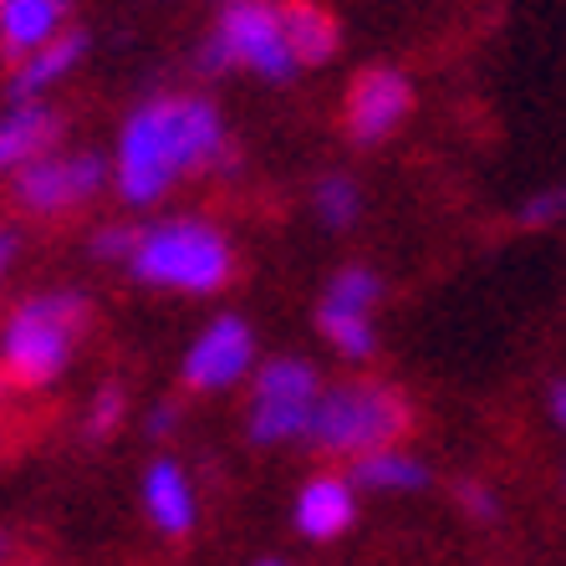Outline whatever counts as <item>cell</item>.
I'll return each instance as SVG.
<instances>
[{
    "label": "cell",
    "mask_w": 566,
    "mask_h": 566,
    "mask_svg": "<svg viewBox=\"0 0 566 566\" xmlns=\"http://www.w3.org/2000/svg\"><path fill=\"white\" fill-rule=\"evenodd\" d=\"M235 158L240 154L210 97H148L123 118L118 154H113V189L123 205L144 210V205H158L189 174L235 169Z\"/></svg>",
    "instance_id": "1"
},
{
    "label": "cell",
    "mask_w": 566,
    "mask_h": 566,
    "mask_svg": "<svg viewBox=\"0 0 566 566\" xmlns=\"http://www.w3.org/2000/svg\"><path fill=\"white\" fill-rule=\"evenodd\" d=\"M87 332V296L77 291H36L15 302L0 322V373L15 388H52Z\"/></svg>",
    "instance_id": "2"
},
{
    "label": "cell",
    "mask_w": 566,
    "mask_h": 566,
    "mask_svg": "<svg viewBox=\"0 0 566 566\" xmlns=\"http://www.w3.org/2000/svg\"><path fill=\"white\" fill-rule=\"evenodd\" d=\"M128 271L154 291H179V296H214L235 276V245L220 224L210 220H158L138 230L128 255Z\"/></svg>",
    "instance_id": "3"
},
{
    "label": "cell",
    "mask_w": 566,
    "mask_h": 566,
    "mask_svg": "<svg viewBox=\"0 0 566 566\" xmlns=\"http://www.w3.org/2000/svg\"><path fill=\"white\" fill-rule=\"evenodd\" d=\"M413 409L409 398L398 394L394 382L382 378H343L322 388V403H316L312 434L306 444L322 449L327 460H363L373 449H388L409 434Z\"/></svg>",
    "instance_id": "4"
},
{
    "label": "cell",
    "mask_w": 566,
    "mask_h": 566,
    "mask_svg": "<svg viewBox=\"0 0 566 566\" xmlns=\"http://www.w3.org/2000/svg\"><path fill=\"white\" fill-rule=\"evenodd\" d=\"M199 66L220 77V72H255L261 82H291L302 72V62L286 46V27H281V6L271 0H224L214 15L210 41L199 46Z\"/></svg>",
    "instance_id": "5"
},
{
    "label": "cell",
    "mask_w": 566,
    "mask_h": 566,
    "mask_svg": "<svg viewBox=\"0 0 566 566\" xmlns=\"http://www.w3.org/2000/svg\"><path fill=\"white\" fill-rule=\"evenodd\" d=\"M316 403H322V373L306 357H271L251 373V409L245 434L251 444H291L312 434Z\"/></svg>",
    "instance_id": "6"
},
{
    "label": "cell",
    "mask_w": 566,
    "mask_h": 566,
    "mask_svg": "<svg viewBox=\"0 0 566 566\" xmlns=\"http://www.w3.org/2000/svg\"><path fill=\"white\" fill-rule=\"evenodd\" d=\"M113 179V164L103 154H41L27 169L11 174V195L27 214H72L77 205L103 195V185Z\"/></svg>",
    "instance_id": "7"
},
{
    "label": "cell",
    "mask_w": 566,
    "mask_h": 566,
    "mask_svg": "<svg viewBox=\"0 0 566 566\" xmlns=\"http://www.w3.org/2000/svg\"><path fill=\"white\" fill-rule=\"evenodd\" d=\"M382 302V281L368 265H343L322 291L316 306V327L327 332V343L347 357V363H368L378 353V332H373V312Z\"/></svg>",
    "instance_id": "8"
},
{
    "label": "cell",
    "mask_w": 566,
    "mask_h": 566,
    "mask_svg": "<svg viewBox=\"0 0 566 566\" xmlns=\"http://www.w3.org/2000/svg\"><path fill=\"white\" fill-rule=\"evenodd\" d=\"M255 373V332L245 327V316H214L210 327L189 343L179 378L189 394H224Z\"/></svg>",
    "instance_id": "9"
},
{
    "label": "cell",
    "mask_w": 566,
    "mask_h": 566,
    "mask_svg": "<svg viewBox=\"0 0 566 566\" xmlns=\"http://www.w3.org/2000/svg\"><path fill=\"white\" fill-rule=\"evenodd\" d=\"M413 113V82L398 66H363L347 87V138L357 148H373L394 138Z\"/></svg>",
    "instance_id": "10"
},
{
    "label": "cell",
    "mask_w": 566,
    "mask_h": 566,
    "mask_svg": "<svg viewBox=\"0 0 566 566\" xmlns=\"http://www.w3.org/2000/svg\"><path fill=\"white\" fill-rule=\"evenodd\" d=\"M291 521L306 541H337L353 531L357 521V485L353 474L322 470L312 474L302 490H296V505H291Z\"/></svg>",
    "instance_id": "11"
},
{
    "label": "cell",
    "mask_w": 566,
    "mask_h": 566,
    "mask_svg": "<svg viewBox=\"0 0 566 566\" xmlns=\"http://www.w3.org/2000/svg\"><path fill=\"white\" fill-rule=\"evenodd\" d=\"M144 511L154 521L158 536H189L199 521V495H195V480L179 460L158 454L154 464L144 470Z\"/></svg>",
    "instance_id": "12"
},
{
    "label": "cell",
    "mask_w": 566,
    "mask_h": 566,
    "mask_svg": "<svg viewBox=\"0 0 566 566\" xmlns=\"http://www.w3.org/2000/svg\"><path fill=\"white\" fill-rule=\"evenodd\" d=\"M56 133H62V123L41 97L36 103H11L0 113V174H15L27 169L31 158L52 154Z\"/></svg>",
    "instance_id": "13"
},
{
    "label": "cell",
    "mask_w": 566,
    "mask_h": 566,
    "mask_svg": "<svg viewBox=\"0 0 566 566\" xmlns=\"http://www.w3.org/2000/svg\"><path fill=\"white\" fill-rule=\"evenodd\" d=\"M82 56H87V31H62V36H52L41 52H31V56L15 62L11 97L15 103H36L41 93H52L56 82H66L72 72H77Z\"/></svg>",
    "instance_id": "14"
},
{
    "label": "cell",
    "mask_w": 566,
    "mask_h": 566,
    "mask_svg": "<svg viewBox=\"0 0 566 566\" xmlns=\"http://www.w3.org/2000/svg\"><path fill=\"white\" fill-rule=\"evenodd\" d=\"M66 31V0H6L0 6V52L31 56Z\"/></svg>",
    "instance_id": "15"
},
{
    "label": "cell",
    "mask_w": 566,
    "mask_h": 566,
    "mask_svg": "<svg viewBox=\"0 0 566 566\" xmlns=\"http://www.w3.org/2000/svg\"><path fill=\"white\" fill-rule=\"evenodd\" d=\"M281 27H286V46L302 66H322L337 56V15L316 0H281Z\"/></svg>",
    "instance_id": "16"
},
{
    "label": "cell",
    "mask_w": 566,
    "mask_h": 566,
    "mask_svg": "<svg viewBox=\"0 0 566 566\" xmlns=\"http://www.w3.org/2000/svg\"><path fill=\"white\" fill-rule=\"evenodd\" d=\"M353 485L357 490H373V495H413V490L429 485V464L409 449H373L363 460H353Z\"/></svg>",
    "instance_id": "17"
},
{
    "label": "cell",
    "mask_w": 566,
    "mask_h": 566,
    "mask_svg": "<svg viewBox=\"0 0 566 566\" xmlns=\"http://www.w3.org/2000/svg\"><path fill=\"white\" fill-rule=\"evenodd\" d=\"M312 205H316V220L327 224V230H347L363 214V189L347 174H327V179H316Z\"/></svg>",
    "instance_id": "18"
},
{
    "label": "cell",
    "mask_w": 566,
    "mask_h": 566,
    "mask_svg": "<svg viewBox=\"0 0 566 566\" xmlns=\"http://www.w3.org/2000/svg\"><path fill=\"white\" fill-rule=\"evenodd\" d=\"M123 413H128V394L118 382H103L93 394V403H87V439H107L123 423Z\"/></svg>",
    "instance_id": "19"
},
{
    "label": "cell",
    "mask_w": 566,
    "mask_h": 566,
    "mask_svg": "<svg viewBox=\"0 0 566 566\" xmlns=\"http://www.w3.org/2000/svg\"><path fill=\"white\" fill-rule=\"evenodd\" d=\"M515 220L526 224V230H546V224L566 220V185L562 189H541V195H531L526 205H521V214Z\"/></svg>",
    "instance_id": "20"
},
{
    "label": "cell",
    "mask_w": 566,
    "mask_h": 566,
    "mask_svg": "<svg viewBox=\"0 0 566 566\" xmlns=\"http://www.w3.org/2000/svg\"><path fill=\"white\" fill-rule=\"evenodd\" d=\"M133 240H138V230H133V224H103V230L93 235V255H97V261H128Z\"/></svg>",
    "instance_id": "21"
},
{
    "label": "cell",
    "mask_w": 566,
    "mask_h": 566,
    "mask_svg": "<svg viewBox=\"0 0 566 566\" xmlns=\"http://www.w3.org/2000/svg\"><path fill=\"white\" fill-rule=\"evenodd\" d=\"M460 505L470 521H480V526H490V521H501V501H495V490L480 485V480H464L460 485Z\"/></svg>",
    "instance_id": "22"
},
{
    "label": "cell",
    "mask_w": 566,
    "mask_h": 566,
    "mask_svg": "<svg viewBox=\"0 0 566 566\" xmlns=\"http://www.w3.org/2000/svg\"><path fill=\"white\" fill-rule=\"evenodd\" d=\"M174 429H179V409H174V403H158V409L148 413V434H154V439H169Z\"/></svg>",
    "instance_id": "23"
},
{
    "label": "cell",
    "mask_w": 566,
    "mask_h": 566,
    "mask_svg": "<svg viewBox=\"0 0 566 566\" xmlns=\"http://www.w3.org/2000/svg\"><path fill=\"white\" fill-rule=\"evenodd\" d=\"M15 251H21V235H15L11 224H0V281H6V271L15 265Z\"/></svg>",
    "instance_id": "24"
},
{
    "label": "cell",
    "mask_w": 566,
    "mask_h": 566,
    "mask_svg": "<svg viewBox=\"0 0 566 566\" xmlns=\"http://www.w3.org/2000/svg\"><path fill=\"white\" fill-rule=\"evenodd\" d=\"M546 409H552L556 429H566V378H556L552 388H546Z\"/></svg>",
    "instance_id": "25"
},
{
    "label": "cell",
    "mask_w": 566,
    "mask_h": 566,
    "mask_svg": "<svg viewBox=\"0 0 566 566\" xmlns=\"http://www.w3.org/2000/svg\"><path fill=\"white\" fill-rule=\"evenodd\" d=\"M6 388H11V382H6V373H0V403H6Z\"/></svg>",
    "instance_id": "26"
},
{
    "label": "cell",
    "mask_w": 566,
    "mask_h": 566,
    "mask_svg": "<svg viewBox=\"0 0 566 566\" xmlns=\"http://www.w3.org/2000/svg\"><path fill=\"white\" fill-rule=\"evenodd\" d=\"M255 566H286V562H255Z\"/></svg>",
    "instance_id": "27"
},
{
    "label": "cell",
    "mask_w": 566,
    "mask_h": 566,
    "mask_svg": "<svg viewBox=\"0 0 566 566\" xmlns=\"http://www.w3.org/2000/svg\"><path fill=\"white\" fill-rule=\"evenodd\" d=\"M0 556H6V541H0Z\"/></svg>",
    "instance_id": "28"
},
{
    "label": "cell",
    "mask_w": 566,
    "mask_h": 566,
    "mask_svg": "<svg viewBox=\"0 0 566 566\" xmlns=\"http://www.w3.org/2000/svg\"><path fill=\"white\" fill-rule=\"evenodd\" d=\"M562 480H566V470H562Z\"/></svg>",
    "instance_id": "29"
},
{
    "label": "cell",
    "mask_w": 566,
    "mask_h": 566,
    "mask_svg": "<svg viewBox=\"0 0 566 566\" xmlns=\"http://www.w3.org/2000/svg\"><path fill=\"white\" fill-rule=\"evenodd\" d=\"M0 6H6V0H0Z\"/></svg>",
    "instance_id": "30"
}]
</instances>
